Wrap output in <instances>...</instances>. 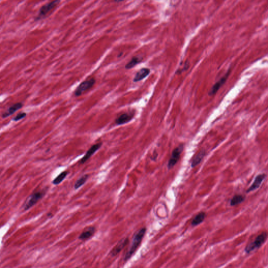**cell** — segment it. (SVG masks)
<instances>
[{"instance_id":"1","label":"cell","mask_w":268,"mask_h":268,"mask_svg":"<svg viewBox=\"0 0 268 268\" xmlns=\"http://www.w3.org/2000/svg\"><path fill=\"white\" fill-rule=\"evenodd\" d=\"M146 231V228L144 227L141 229L139 231H138L134 235L132 242V245L130 247V248L127 253H126L124 260H127L130 258L131 257L132 255L135 253L137 248H138L139 245H141V242L143 240V238L145 236V233Z\"/></svg>"},{"instance_id":"2","label":"cell","mask_w":268,"mask_h":268,"mask_svg":"<svg viewBox=\"0 0 268 268\" xmlns=\"http://www.w3.org/2000/svg\"><path fill=\"white\" fill-rule=\"evenodd\" d=\"M267 238V234L266 232H263L259 235L258 236L253 242L249 244L245 248V251L247 253H251L255 249L259 248L265 242Z\"/></svg>"},{"instance_id":"3","label":"cell","mask_w":268,"mask_h":268,"mask_svg":"<svg viewBox=\"0 0 268 268\" xmlns=\"http://www.w3.org/2000/svg\"><path fill=\"white\" fill-rule=\"evenodd\" d=\"M95 83V79L93 78L82 82L75 89L74 93L75 97H79L86 91H87L92 88Z\"/></svg>"},{"instance_id":"4","label":"cell","mask_w":268,"mask_h":268,"mask_svg":"<svg viewBox=\"0 0 268 268\" xmlns=\"http://www.w3.org/2000/svg\"><path fill=\"white\" fill-rule=\"evenodd\" d=\"M60 2V1H54L43 5L41 9H40L39 14L37 17L36 20H41L45 18L47 15H48L51 12L53 11Z\"/></svg>"},{"instance_id":"5","label":"cell","mask_w":268,"mask_h":268,"mask_svg":"<svg viewBox=\"0 0 268 268\" xmlns=\"http://www.w3.org/2000/svg\"><path fill=\"white\" fill-rule=\"evenodd\" d=\"M183 148L184 145L181 144L174 150V151L172 152L171 157L170 159L168 164V167L169 169L172 168L176 165V163H178L180 157V155L183 150Z\"/></svg>"},{"instance_id":"6","label":"cell","mask_w":268,"mask_h":268,"mask_svg":"<svg viewBox=\"0 0 268 268\" xmlns=\"http://www.w3.org/2000/svg\"><path fill=\"white\" fill-rule=\"evenodd\" d=\"M45 195L44 191L36 192L31 194L27 201L24 207L25 210H27L36 204L38 201L42 198Z\"/></svg>"},{"instance_id":"7","label":"cell","mask_w":268,"mask_h":268,"mask_svg":"<svg viewBox=\"0 0 268 268\" xmlns=\"http://www.w3.org/2000/svg\"><path fill=\"white\" fill-rule=\"evenodd\" d=\"M230 72H231V69H228V70L227 71L226 73L212 87L211 90L209 92V95L212 96L216 93L220 87L225 83V82L226 81Z\"/></svg>"},{"instance_id":"8","label":"cell","mask_w":268,"mask_h":268,"mask_svg":"<svg viewBox=\"0 0 268 268\" xmlns=\"http://www.w3.org/2000/svg\"><path fill=\"white\" fill-rule=\"evenodd\" d=\"M102 145V143H97L93 145L88 150V152H86V155L81 159V160L80 161V163L83 164L86 163V161L90 158L95 153V152H97L100 148L101 147Z\"/></svg>"},{"instance_id":"9","label":"cell","mask_w":268,"mask_h":268,"mask_svg":"<svg viewBox=\"0 0 268 268\" xmlns=\"http://www.w3.org/2000/svg\"><path fill=\"white\" fill-rule=\"evenodd\" d=\"M134 113H125L120 116H119L115 120V123L118 125H121L123 124L127 123L132 121L134 118Z\"/></svg>"},{"instance_id":"10","label":"cell","mask_w":268,"mask_h":268,"mask_svg":"<svg viewBox=\"0 0 268 268\" xmlns=\"http://www.w3.org/2000/svg\"><path fill=\"white\" fill-rule=\"evenodd\" d=\"M266 177V175L265 174H261L258 175L255 178V180L253 181V185H251L250 187L247 190V193L256 190L258 189L261 185L263 181L265 179Z\"/></svg>"},{"instance_id":"11","label":"cell","mask_w":268,"mask_h":268,"mask_svg":"<svg viewBox=\"0 0 268 268\" xmlns=\"http://www.w3.org/2000/svg\"><path fill=\"white\" fill-rule=\"evenodd\" d=\"M150 73V70L149 69L144 68L141 69V70L136 73L135 76L134 77L133 81L135 82L140 81L141 80L145 79V78L147 77Z\"/></svg>"},{"instance_id":"12","label":"cell","mask_w":268,"mask_h":268,"mask_svg":"<svg viewBox=\"0 0 268 268\" xmlns=\"http://www.w3.org/2000/svg\"><path fill=\"white\" fill-rule=\"evenodd\" d=\"M128 242V238H123L121 240L120 242H119V243L117 244L116 246L112 250L111 252L113 256H116L119 252H121V251L126 246Z\"/></svg>"},{"instance_id":"13","label":"cell","mask_w":268,"mask_h":268,"mask_svg":"<svg viewBox=\"0 0 268 268\" xmlns=\"http://www.w3.org/2000/svg\"><path fill=\"white\" fill-rule=\"evenodd\" d=\"M205 155V152L204 149L201 150L198 153L196 154V156L194 157L192 159L191 162V167L194 168L200 163L201 161L202 160L203 158L204 157Z\"/></svg>"},{"instance_id":"14","label":"cell","mask_w":268,"mask_h":268,"mask_svg":"<svg viewBox=\"0 0 268 268\" xmlns=\"http://www.w3.org/2000/svg\"><path fill=\"white\" fill-rule=\"evenodd\" d=\"M95 231V229L94 227H91L88 228V229H86V231H84L80 235L79 239L82 240L88 239L89 238L91 237L94 234Z\"/></svg>"},{"instance_id":"15","label":"cell","mask_w":268,"mask_h":268,"mask_svg":"<svg viewBox=\"0 0 268 268\" xmlns=\"http://www.w3.org/2000/svg\"><path fill=\"white\" fill-rule=\"evenodd\" d=\"M22 106H23V104L21 103H17L14 104L12 106L9 108V110L7 112L4 113L2 115L3 118H6L7 117L13 114L16 111H17L21 108H22Z\"/></svg>"},{"instance_id":"16","label":"cell","mask_w":268,"mask_h":268,"mask_svg":"<svg viewBox=\"0 0 268 268\" xmlns=\"http://www.w3.org/2000/svg\"><path fill=\"white\" fill-rule=\"evenodd\" d=\"M143 60L142 58L138 57V56H134L132 58V59L128 62L127 64L125 65V68L126 69H130L134 68V67L136 66L137 64L141 63Z\"/></svg>"},{"instance_id":"17","label":"cell","mask_w":268,"mask_h":268,"mask_svg":"<svg viewBox=\"0 0 268 268\" xmlns=\"http://www.w3.org/2000/svg\"><path fill=\"white\" fill-rule=\"evenodd\" d=\"M206 214L204 212H201L198 214L196 217L194 218L193 220L192 221L191 225L193 226H196V225L200 224L202 223L205 218Z\"/></svg>"},{"instance_id":"18","label":"cell","mask_w":268,"mask_h":268,"mask_svg":"<svg viewBox=\"0 0 268 268\" xmlns=\"http://www.w3.org/2000/svg\"><path fill=\"white\" fill-rule=\"evenodd\" d=\"M245 200V197L242 195H236L234 196L233 198H231V206H235L238 204H239L242 202H243Z\"/></svg>"},{"instance_id":"19","label":"cell","mask_w":268,"mask_h":268,"mask_svg":"<svg viewBox=\"0 0 268 268\" xmlns=\"http://www.w3.org/2000/svg\"><path fill=\"white\" fill-rule=\"evenodd\" d=\"M89 176L88 174H85V175H84L80 179H79L76 181V182L75 183V185H74L75 189V190H77V189L80 188L83 185H84V183L86 182V181L88 180Z\"/></svg>"},{"instance_id":"20","label":"cell","mask_w":268,"mask_h":268,"mask_svg":"<svg viewBox=\"0 0 268 268\" xmlns=\"http://www.w3.org/2000/svg\"><path fill=\"white\" fill-rule=\"evenodd\" d=\"M67 175H68V172H62L53 180V184L55 185H59L62 182V181H63L65 179V178H66Z\"/></svg>"},{"instance_id":"21","label":"cell","mask_w":268,"mask_h":268,"mask_svg":"<svg viewBox=\"0 0 268 268\" xmlns=\"http://www.w3.org/2000/svg\"><path fill=\"white\" fill-rule=\"evenodd\" d=\"M26 116V114L25 113H20L13 119V120L14 121H20L21 119H24Z\"/></svg>"},{"instance_id":"22","label":"cell","mask_w":268,"mask_h":268,"mask_svg":"<svg viewBox=\"0 0 268 268\" xmlns=\"http://www.w3.org/2000/svg\"></svg>"}]
</instances>
